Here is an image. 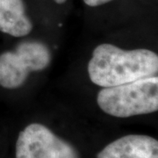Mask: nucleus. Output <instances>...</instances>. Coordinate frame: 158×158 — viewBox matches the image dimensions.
Segmentation results:
<instances>
[{"label":"nucleus","mask_w":158,"mask_h":158,"mask_svg":"<svg viewBox=\"0 0 158 158\" xmlns=\"http://www.w3.org/2000/svg\"><path fill=\"white\" fill-rule=\"evenodd\" d=\"M97 158H158V141L142 135L122 136L104 148Z\"/></svg>","instance_id":"4"},{"label":"nucleus","mask_w":158,"mask_h":158,"mask_svg":"<svg viewBox=\"0 0 158 158\" xmlns=\"http://www.w3.org/2000/svg\"><path fill=\"white\" fill-rule=\"evenodd\" d=\"M56 4H63L66 2V0H54Z\"/></svg>","instance_id":"9"},{"label":"nucleus","mask_w":158,"mask_h":158,"mask_svg":"<svg viewBox=\"0 0 158 158\" xmlns=\"http://www.w3.org/2000/svg\"><path fill=\"white\" fill-rule=\"evenodd\" d=\"M15 52L24 60L31 72L43 70L50 63L49 48L38 40H24L19 43Z\"/></svg>","instance_id":"7"},{"label":"nucleus","mask_w":158,"mask_h":158,"mask_svg":"<svg viewBox=\"0 0 158 158\" xmlns=\"http://www.w3.org/2000/svg\"><path fill=\"white\" fill-rule=\"evenodd\" d=\"M113 0H84L85 4L89 6H98L104 5V4H106L108 2H111Z\"/></svg>","instance_id":"8"},{"label":"nucleus","mask_w":158,"mask_h":158,"mask_svg":"<svg viewBox=\"0 0 158 158\" xmlns=\"http://www.w3.org/2000/svg\"><path fill=\"white\" fill-rule=\"evenodd\" d=\"M31 71L15 51L0 55V85L6 89H17L24 85Z\"/></svg>","instance_id":"6"},{"label":"nucleus","mask_w":158,"mask_h":158,"mask_svg":"<svg viewBox=\"0 0 158 158\" xmlns=\"http://www.w3.org/2000/svg\"><path fill=\"white\" fill-rule=\"evenodd\" d=\"M33 23L26 14L23 0H0V31L13 37L31 33Z\"/></svg>","instance_id":"5"},{"label":"nucleus","mask_w":158,"mask_h":158,"mask_svg":"<svg viewBox=\"0 0 158 158\" xmlns=\"http://www.w3.org/2000/svg\"><path fill=\"white\" fill-rule=\"evenodd\" d=\"M97 102L104 113L117 118L155 113L158 110L157 76L104 87Z\"/></svg>","instance_id":"2"},{"label":"nucleus","mask_w":158,"mask_h":158,"mask_svg":"<svg viewBox=\"0 0 158 158\" xmlns=\"http://www.w3.org/2000/svg\"><path fill=\"white\" fill-rule=\"evenodd\" d=\"M157 72L158 56L155 52L123 50L108 43L97 47L88 64L90 81L103 88L154 77Z\"/></svg>","instance_id":"1"},{"label":"nucleus","mask_w":158,"mask_h":158,"mask_svg":"<svg viewBox=\"0 0 158 158\" xmlns=\"http://www.w3.org/2000/svg\"><path fill=\"white\" fill-rule=\"evenodd\" d=\"M16 158H80L77 149L40 123L26 127L18 137Z\"/></svg>","instance_id":"3"}]
</instances>
